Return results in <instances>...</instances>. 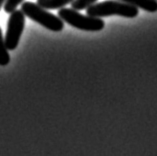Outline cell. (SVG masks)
I'll return each instance as SVG.
<instances>
[{
	"label": "cell",
	"instance_id": "cell-4",
	"mask_svg": "<svg viewBox=\"0 0 157 156\" xmlns=\"http://www.w3.org/2000/svg\"><path fill=\"white\" fill-rule=\"evenodd\" d=\"M25 27V14L22 10H14L10 13L7 23V30L5 35V45L8 50L13 51L17 48L20 38Z\"/></svg>",
	"mask_w": 157,
	"mask_h": 156
},
{
	"label": "cell",
	"instance_id": "cell-10",
	"mask_svg": "<svg viewBox=\"0 0 157 156\" xmlns=\"http://www.w3.org/2000/svg\"><path fill=\"white\" fill-rule=\"evenodd\" d=\"M7 1V0H0V9H1V7L5 4V2Z\"/></svg>",
	"mask_w": 157,
	"mask_h": 156
},
{
	"label": "cell",
	"instance_id": "cell-5",
	"mask_svg": "<svg viewBox=\"0 0 157 156\" xmlns=\"http://www.w3.org/2000/svg\"><path fill=\"white\" fill-rule=\"evenodd\" d=\"M119 1L137 8H141L142 10L151 12V13L157 11V0H119Z\"/></svg>",
	"mask_w": 157,
	"mask_h": 156
},
{
	"label": "cell",
	"instance_id": "cell-6",
	"mask_svg": "<svg viewBox=\"0 0 157 156\" xmlns=\"http://www.w3.org/2000/svg\"><path fill=\"white\" fill-rule=\"evenodd\" d=\"M74 0H37V4L42 8L49 10L61 9L64 6L71 4Z\"/></svg>",
	"mask_w": 157,
	"mask_h": 156
},
{
	"label": "cell",
	"instance_id": "cell-3",
	"mask_svg": "<svg viewBox=\"0 0 157 156\" xmlns=\"http://www.w3.org/2000/svg\"><path fill=\"white\" fill-rule=\"evenodd\" d=\"M58 16L69 25L84 31H101L105 28V21L101 18L90 15H82L74 8H61Z\"/></svg>",
	"mask_w": 157,
	"mask_h": 156
},
{
	"label": "cell",
	"instance_id": "cell-1",
	"mask_svg": "<svg viewBox=\"0 0 157 156\" xmlns=\"http://www.w3.org/2000/svg\"><path fill=\"white\" fill-rule=\"evenodd\" d=\"M86 14L98 18L113 15L126 18H134L138 14V8L119 0H106L101 3H94L88 7Z\"/></svg>",
	"mask_w": 157,
	"mask_h": 156
},
{
	"label": "cell",
	"instance_id": "cell-2",
	"mask_svg": "<svg viewBox=\"0 0 157 156\" xmlns=\"http://www.w3.org/2000/svg\"><path fill=\"white\" fill-rule=\"evenodd\" d=\"M21 10L28 18L42 25L48 30L60 32L64 29V21L59 16L48 12L47 9L39 6L37 3L23 2L21 5Z\"/></svg>",
	"mask_w": 157,
	"mask_h": 156
},
{
	"label": "cell",
	"instance_id": "cell-7",
	"mask_svg": "<svg viewBox=\"0 0 157 156\" xmlns=\"http://www.w3.org/2000/svg\"><path fill=\"white\" fill-rule=\"evenodd\" d=\"M10 62V56L8 54V49L6 48L5 40L3 38L2 31L0 29V66H6Z\"/></svg>",
	"mask_w": 157,
	"mask_h": 156
},
{
	"label": "cell",
	"instance_id": "cell-9",
	"mask_svg": "<svg viewBox=\"0 0 157 156\" xmlns=\"http://www.w3.org/2000/svg\"><path fill=\"white\" fill-rule=\"evenodd\" d=\"M24 0H7L4 4V11L6 13H12L14 10L17 9V7L20 5V4L23 3Z\"/></svg>",
	"mask_w": 157,
	"mask_h": 156
},
{
	"label": "cell",
	"instance_id": "cell-8",
	"mask_svg": "<svg viewBox=\"0 0 157 156\" xmlns=\"http://www.w3.org/2000/svg\"><path fill=\"white\" fill-rule=\"evenodd\" d=\"M98 1V0H74L71 3L72 7L76 10H84L86 9L90 5H93Z\"/></svg>",
	"mask_w": 157,
	"mask_h": 156
}]
</instances>
